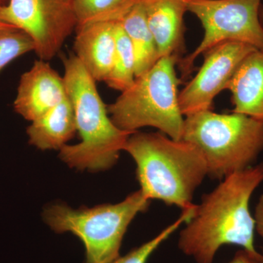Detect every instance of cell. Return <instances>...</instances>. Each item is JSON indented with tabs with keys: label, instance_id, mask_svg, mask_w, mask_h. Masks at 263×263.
<instances>
[{
	"label": "cell",
	"instance_id": "6da1fadb",
	"mask_svg": "<svg viewBox=\"0 0 263 263\" xmlns=\"http://www.w3.org/2000/svg\"><path fill=\"white\" fill-rule=\"evenodd\" d=\"M263 182V162L254 164L221 180L202 197L180 233L178 246L196 263H213L219 249L236 245L252 254L255 221L249 202Z\"/></svg>",
	"mask_w": 263,
	"mask_h": 263
},
{
	"label": "cell",
	"instance_id": "7a4b0ae2",
	"mask_svg": "<svg viewBox=\"0 0 263 263\" xmlns=\"http://www.w3.org/2000/svg\"><path fill=\"white\" fill-rule=\"evenodd\" d=\"M124 151L136 163L140 191L181 210L193 208L194 194L208 176L200 151L187 141H176L162 133L136 132Z\"/></svg>",
	"mask_w": 263,
	"mask_h": 263
},
{
	"label": "cell",
	"instance_id": "3957f363",
	"mask_svg": "<svg viewBox=\"0 0 263 263\" xmlns=\"http://www.w3.org/2000/svg\"><path fill=\"white\" fill-rule=\"evenodd\" d=\"M63 64L66 91L73 106L81 141L62 147L60 158L70 167L81 171L110 169L117 163L133 133L122 130L112 122L96 81L76 55L63 57Z\"/></svg>",
	"mask_w": 263,
	"mask_h": 263
},
{
	"label": "cell",
	"instance_id": "277c9868",
	"mask_svg": "<svg viewBox=\"0 0 263 263\" xmlns=\"http://www.w3.org/2000/svg\"><path fill=\"white\" fill-rule=\"evenodd\" d=\"M181 140L200 151L208 176L221 181L254 165L263 151V120L203 110L185 118Z\"/></svg>",
	"mask_w": 263,
	"mask_h": 263
},
{
	"label": "cell",
	"instance_id": "5b68a950",
	"mask_svg": "<svg viewBox=\"0 0 263 263\" xmlns=\"http://www.w3.org/2000/svg\"><path fill=\"white\" fill-rule=\"evenodd\" d=\"M179 62L175 56L161 57L107 107L118 128L133 133L152 127L176 141L182 139L185 118L179 105Z\"/></svg>",
	"mask_w": 263,
	"mask_h": 263
},
{
	"label": "cell",
	"instance_id": "8992f818",
	"mask_svg": "<svg viewBox=\"0 0 263 263\" xmlns=\"http://www.w3.org/2000/svg\"><path fill=\"white\" fill-rule=\"evenodd\" d=\"M140 190L116 204L72 209L66 205L48 206L43 213L46 224L56 233L70 232L86 249V263H112L119 255L128 227L149 206Z\"/></svg>",
	"mask_w": 263,
	"mask_h": 263
},
{
	"label": "cell",
	"instance_id": "52a82bcc",
	"mask_svg": "<svg viewBox=\"0 0 263 263\" xmlns=\"http://www.w3.org/2000/svg\"><path fill=\"white\" fill-rule=\"evenodd\" d=\"M262 0H187V11L201 23L203 37L197 47L179 61L183 75L192 72L197 57L224 42L248 44L263 51Z\"/></svg>",
	"mask_w": 263,
	"mask_h": 263
},
{
	"label": "cell",
	"instance_id": "ba28073f",
	"mask_svg": "<svg viewBox=\"0 0 263 263\" xmlns=\"http://www.w3.org/2000/svg\"><path fill=\"white\" fill-rule=\"evenodd\" d=\"M0 22L29 34L44 61L56 56L77 27L72 0H9L0 7Z\"/></svg>",
	"mask_w": 263,
	"mask_h": 263
},
{
	"label": "cell",
	"instance_id": "9c48e42d",
	"mask_svg": "<svg viewBox=\"0 0 263 263\" xmlns=\"http://www.w3.org/2000/svg\"><path fill=\"white\" fill-rule=\"evenodd\" d=\"M255 50L245 43L224 42L205 52L200 70L179 92L183 115L212 110L214 98L226 89L240 63Z\"/></svg>",
	"mask_w": 263,
	"mask_h": 263
},
{
	"label": "cell",
	"instance_id": "30bf717a",
	"mask_svg": "<svg viewBox=\"0 0 263 263\" xmlns=\"http://www.w3.org/2000/svg\"><path fill=\"white\" fill-rule=\"evenodd\" d=\"M67 97L63 77L40 60L21 76L13 107L17 114L33 122Z\"/></svg>",
	"mask_w": 263,
	"mask_h": 263
},
{
	"label": "cell",
	"instance_id": "8fae6325",
	"mask_svg": "<svg viewBox=\"0 0 263 263\" xmlns=\"http://www.w3.org/2000/svg\"><path fill=\"white\" fill-rule=\"evenodd\" d=\"M117 22H93L76 27V57L95 81L108 79L113 68Z\"/></svg>",
	"mask_w": 263,
	"mask_h": 263
},
{
	"label": "cell",
	"instance_id": "7c38bea8",
	"mask_svg": "<svg viewBox=\"0 0 263 263\" xmlns=\"http://www.w3.org/2000/svg\"><path fill=\"white\" fill-rule=\"evenodd\" d=\"M159 56L179 58L184 48V15L187 0H141Z\"/></svg>",
	"mask_w": 263,
	"mask_h": 263
},
{
	"label": "cell",
	"instance_id": "4fadbf2b",
	"mask_svg": "<svg viewBox=\"0 0 263 263\" xmlns=\"http://www.w3.org/2000/svg\"><path fill=\"white\" fill-rule=\"evenodd\" d=\"M233 112L263 120V51L249 53L227 85Z\"/></svg>",
	"mask_w": 263,
	"mask_h": 263
},
{
	"label": "cell",
	"instance_id": "5bb4252c",
	"mask_svg": "<svg viewBox=\"0 0 263 263\" xmlns=\"http://www.w3.org/2000/svg\"><path fill=\"white\" fill-rule=\"evenodd\" d=\"M76 132L75 112L68 97L33 121L27 129L29 143L41 150L61 149Z\"/></svg>",
	"mask_w": 263,
	"mask_h": 263
},
{
	"label": "cell",
	"instance_id": "9a60e30c",
	"mask_svg": "<svg viewBox=\"0 0 263 263\" xmlns=\"http://www.w3.org/2000/svg\"><path fill=\"white\" fill-rule=\"evenodd\" d=\"M133 46L136 58V78L150 70L160 60L158 48L148 27L141 1L119 22Z\"/></svg>",
	"mask_w": 263,
	"mask_h": 263
},
{
	"label": "cell",
	"instance_id": "2e32d148",
	"mask_svg": "<svg viewBox=\"0 0 263 263\" xmlns=\"http://www.w3.org/2000/svg\"><path fill=\"white\" fill-rule=\"evenodd\" d=\"M141 0H72L77 26L119 22Z\"/></svg>",
	"mask_w": 263,
	"mask_h": 263
},
{
	"label": "cell",
	"instance_id": "e0dca14e",
	"mask_svg": "<svg viewBox=\"0 0 263 263\" xmlns=\"http://www.w3.org/2000/svg\"><path fill=\"white\" fill-rule=\"evenodd\" d=\"M115 35L113 68L105 83L111 89L122 92L136 80V58L130 41L119 22L116 23Z\"/></svg>",
	"mask_w": 263,
	"mask_h": 263
},
{
	"label": "cell",
	"instance_id": "ac0fdd59",
	"mask_svg": "<svg viewBox=\"0 0 263 263\" xmlns=\"http://www.w3.org/2000/svg\"><path fill=\"white\" fill-rule=\"evenodd\" d=\"M195 205H194L191 209L182 211L181 216L174 223L164 228L158 235H156L155 238L143 243L141 247L133 249L126 255L118 257L112 263H147L154 252L165 240L168 239L169 237L179 229L181 224L187 222L191 219L195 212Z\"/></svg>",
	"mask_w": 263,
	"mask_h": 263
},
{
	"label": "cell",
	"instance_id": "d6986e66",
	"mask_svg": "<svg viewBox=\"0 0 263 263\" xmlns=\"http://www.w3.org/2000/svg\"><path fill=\"white\" fill-rule=\"evenodd\" d=\"M34 51L32 38L13 26L0 29V72L18 57Z\"/></svg>",
	"mask_w": 263,
	"mask_h": 263
},
{
	"label": "cell",
	"instance_id": "ffe728a7",
	"mask_svg": "<svg viewBox=\"0 0 263 263\" xmlns=\"http://www.w3.org/2000/svg\"><path fill=\"white\" fill-rule=\"evenodd\" d=\"M228 263H262V256L260 253L252 254L241 249L235 253L234 257Z\"/></svg>",
	"mask_w": 263,
	"mask_h": 263
},
{
	"label": "cell",
	"instance_id": "44dd1931",
	"mask_svg": "<svg viewBox=\"0 0 263 263\" xmlns=\"http://www.w3.org/2000/svg\"><path fill=\"white\" fill-rule=\"evenodd\" d=\"M254 219L255 221V230L263 238V195L259 197L256 205Z\"/></svg>",
	"mask_w": 263,
	"mask_h": 263
},
{
	"label": "cell",
	"instance_id": "7402d4cb",
	"mask_svg": "<svg viewBox=\"0 0 263 263\" xmlns=\"http://www.w3.org/2000/svg\"><path fill=\"white\" fill-rule=\"evenodd\" d=\"M8 2H9V0H0V7L5 6V5L8 4Z\"/></svg>",
	"mask_w": 263,
	"mask_h": 263
},
{
	"label": "cell",
	"instance_id": "603a6c76",
	"mask_svg": "<svg viewBox=\"0 0 263 263\" xmlns=\"http://www.w3.org/2000/svg\"><path fill=\"white\" fill-rule=\"evenodd\" d=\"M10 24H7L5 23H3V22H0V29L5 28V27H10Z\"/></svg>",
	"mask_w": 263,
	"mask_h": 263
},
{
	"label": "cell",
	"instance_id": "cb8c5ba5",
	"mask_svg": "<svg viewBox=\"0 0 263 263\" xmlns=\"http://www.w3.org/2000/svg\"><path fill=\"white\" fill-rule=\"evenodd\" d=\"M260 19H261V22H262V23L263 24V6H262V5L260 8Z\"/></svg>",
	"mask_w": 263,
	"mask_h": 263
},
{
	"label": "cell",
	"instance_id": "d4e9b609",
	"mask_svg": "<svg viewBox=\"0 0 263 263\" xmlns=\"http://www.w3.org/2000/svg\"><path fill=\"white\" fill-rule=\"evenodd\" d=\"M260 254H261V256H262V263H263V249L262 251V253H260Z\"/></svg>",
	"mask_w": 263,
	"mask_h": 263
}]
</instances>
